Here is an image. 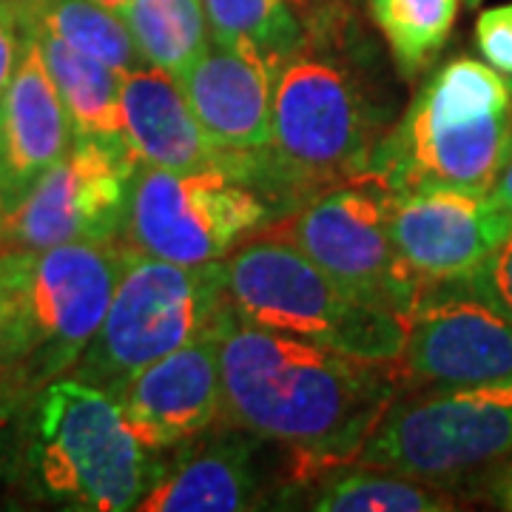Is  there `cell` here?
<instances>
[{"label":"cell","mask_w":512,"mask_h":512,"mask_svg":"<svg viewBox=\"0 0 512 512\" xmlns=\"http://www.w3.org/2000/svg\"><path fill=\"white\" fill-rule=\"evenodd\" d=\"M222 424L291 447V487L353 464L404 387L396 362H365L256 328L228 305L220 322Z\"/></svg>","instance_id":"6da1fadb"},{"label":"cell","mask_w":512,"mask_h":512,"mask_svg":"<svg viewBox=\"0 0 512 512\" xmlns=\"http://www.w3.org/2000/svg\"><path fill=\"white\" fill-rule=\"evenodd\" d=\"M393 123L379 60L362 43L353 12L311 29L305 46L276 66L268 151L299 208L367 177Z\"/></svg>","instance_id":"7a4b0ae2"},{"label":"cell","mask_w":512,"mask_h":512,"mask_svg":"<svg viewBox=\"0 0 512 512\" xmlns=\"http://www.w3.org/2000/svg\"><path fill=\"white\" fill-rule=\"evenodd\" d=\"M512 151V92L490 63L453 57L427 72L373 154L370 174L396 194L490 191Z\"/></svg>","instance_id":"3957f363"},{"label":"cell","mask_w":512,"mask_h":512,"mask_svg":"<svg viewBox=\"0 0 512 512\" xmlns=\"http://www.w3.org/2000/svg\"><path fill=\"white\" fill-rule=\"evenodd\" d=\"M23 458L40 498L83 512L137 510L160 464L109 393L69 373L35 390Z\"/></svg>","instance_id":"277c9868"},{"label":"cell","mask_w":512,"mask_h":512,"mask_svg":"<svg viewBox=\"0 0 512 512\" xmlns=\"http://www.w3.org/2000/svg\"><path fill=\"white\" fill-rule=\"evenodd\" d=\"M225 296L239 319L365 362H399L404 316L365 302L279 234L225 256Z\"/></svg>","instance_id":"5b68a950"},{"label":"cell","mask_w":512,"mask_h":512,"mask_svg":"<svg viewBox=\"0 0 512 512\" xmlns=\"http://www.w3.org/2000/svg\"><path fill=\"white\" fill-rule=\"evenodd\" d=\"M512 453V376L461 387H410L393 396L353 464L453 490L484 481Z\"/></svg>","instance_id":"8992f818"},{"label":"cell","mask_w":512,"mask_h":512,"mask_svg":"<svg viewBox=\"0 0 512 512\" xmlns=\"http://www.w3.org/2000/svg\"><path fill=\"white\" fill-rule=\"evenodd\" d=\"M128 254L126 242H69L29 254L0 390L26 399L77 365L103 325Z\"/></svg>","instance_id":"52a82bcc"},{"label":"cell","mask_w":512,"mask_h":512,"mask_svg":"<svg viewBox=\"0 0 512 512\" xmlns=\"http://www.w3.org/2000/svg\"><path fill=\"white\" fill-rule=\"evenodd\" d=\"M225 308V259L177 265L131 251L103 325L69 376L114 393L137 370L214 328Z\"/></svg>","instance_id":"ba28073f"},{"label":"cell","mask_w":512,"mask_h":512,"mask_svg":"<svg viewBox=\"0 0 512 512\" xmlns=\"http://www.w3.org/2000/svg\"><path fill=\"white\" fill-rule=\"evenodd\" d=\"M276 225V211L225 163L197 171L137 165L123 242L177 265L217 262Z\"/></svg>","instance_id":"9c48e42d"},{"label":"cell","mask_w":512,"mask_h":512,"mask_svg":"<svg viewBox=\"0 0 512 512\" xmlns=\"http://www.w3.org/2000/svg\"><path fill=\"white\" fill-rule=\"evenodd\" d=\"M393 197L384 183L362 177L322 191L268 231L293 242L353 296L407 316L421 282L390 239Z\"/></svg>","instance_id":"30bf717a"},{"label":"cell","mask_w":512,"mask_h":512,"mask_svg":"<svg viewBox=\"0 0 512 512\" xmlns=\"http://www.w3.org/2000/svg\"><path fill=\"white\" fill-rule=\"evenodd\" d=\"M140 160L128 143L72 137L18 208L0 214V254H40L69 242H123Z\"/></svg>","instance_id":"8fae6325"},{"label":"cell","mask_w":512,"mask_h":512,"mask_svg":"<svg viewBox=\"0 0 512 512\" xmlns=\"http://www.w3.org/2000/svg\"><path fill=\"white\" fill-rule=\"evenodd\" d=\"M410 387H461L512 376V319L470 279L421 282L404 316L399 356Z\"/></svg>","instance_id":"7c38bea8"},{"label":"cell","mask_w":512,"mask_h":512,"mask_svg":"<svg viewBox=\"0 0 512 512\" xmlns=\"http://www.w3.org/2000/svg\"><path fill=\"white\" fill-rule=\"evenodd\" d=\"M220 322L137 370L109 393L128 430L148 450H174L220 421Z\"/></svg>","instance_id":"4fadbf2b"},{"label":"cell","mask_w":512,"mask_h":512,"mask_svg":"<svg viewBox=\"0 0 512 512\" xmlns=\"http://www.w3.org/2000/svg\"><path fill=\"white\" fill-rule=\"evenodd\" d=\"M510 225L487 191L470 188L407 191L390 205V239L419 282L470 276Z\"/></svg>","instance_id":"5bb4252c"},{"label":"cell","mask_w":512,"mask_h":512,"mask_svg":"<svg viewBox=\"0 0 512 512\" xmlns=\"http://www.w3.org/2000/svg\"><path fill=\"white\" fill-rule=\"evenodd\" d=\"M160 453L157 476L140 498V512H237L262 507L259 450L265 441L222 424Z\"/></svg>","instance_id":"9a60e30c"},{"label":"cell","mask_w":512,"mask_h":512,"mask_svg":"<svg viewBox=\"0 0 512 512\" xmlns=\"http://www.w3.org/2000/svg\"><path fill=\"white\" fill-rule=\"evenodd\" d=\"M72 137L66 106L35 40L23 32L18 66L0 94V214L18 208L37 180L69 151Z\"/></svg>","instance_id":"2e32d148"},{"label":"cell","mask_w":512,"mask_h":512,"mask_svg":"<svg viewBox=\"0 0 512 512\" xmlns=\"http://www.w3.org/2000/svg\"><path fill=\"white\" fill-rule=\"evenodd\" d=\"M180 86L217 148L254 151L271 143L274 66L262 57L211 43Z\"/></svg>","instance_id":"e0dca14e"},{"label":"cell","mask_w":512,"mask_h":512,"mask_svg":"<svg viewBox=\"0 0 512 512\" xmlns=\"http://www.w3.org/2000/svg\"><path fill=\"white\" fill-rule=\"evenodd\" d=\"M120 128L134 157L154 168L197 171L225 154L194 117L180 80L148 63L120 77Z\"/></svg>","instance_id":"ac0fdd59"},{"label":"cell","mask_w":512,"mask_h":512,"mask_svg":"<svg viewBox=\"0 0 512 512\" xmlns=\"http://www.w3.org/2000/svg\"><path fill=\"white\" fill-rule=\"evenodd\" d=\"M291 498L299 501L293 507L316 512H450L461 507L458 495L447 487L365 464L322 470L291 490H282L274 507H285Z\"/></svg>","instance_id":"d6986e66"},{"label":"cell","mask_w":512,"mask_h":512,"mask_svg":"<svg viewBox=\"0 0 512 512\" xmlns=\"http://www.w3.org/2000/svg\"><path fill=\"white\" fill-rule=\"evenodd\" d=\"M20 26L35 40L43 66L66 106L74 137L126 143L123 128H120V77L123 74L106 66L103 60L77 52L69 43H63L60 37L40 29L23 15H20Z\"/></svg>","instance_id":"ffe728a7"},{"label":"cell","mask_w":512,"mask_h":512,"mask_svg":"<svg viewBox=\"0 0 512 512\" xmlns=\"http://www.w3.org/2000/svg\"><path fill=\"white\" fill-rule=\"evenodd\" d=\"M211 43L245 49L276 66L296 55L308 26L291 0H202Z\"/></svg>","instance_id":"44dd1931"},{"label":"cell","mask_w":512,"mask_h":512,"mask_svg":"<svg viewBox=\"0 0 512 512\" xmlns=\"http://www.w3.org/2000/svg\"><path fill=\"white\" fill-rule=\"evenodd\" d=\"M123 20L143 63L177 80L211 46L202 0H131Z\"/></svg>","instance_id":"7402d4cb"},{"label":"cell","mask_w":512,"mask_h":512,"mask_svg":"<svg viewBox=\"0 0 512 512\" xmlns=\"http://www.w3.org/2000/svg\"><path fill=\"white\" fill-rule=\"evenodd\" d=\"M461 0H367L373 26L384 37L402 80L416 83L436 66L453 35Z\"/></svg>","instance_id":"603a6c76"},{"label":"cell","mask_w":512,"mask_h":512,"mask_svg":"<svg viewBox=\"0 0 512 512\" xmlns=\"http://www.w3.org/2000/svg\"><path fill=\"white\" fill-rule=\"evenodd\" d=\"M476 46L484 63L507 80L512 92V3L493 6L476 20Z\"/></svg>","instance_id":"cb8c5ba5"},{"label":"cell","mask_w":512,"mask_h":512,"mask_svg":"<svg viewBox=\"0 0 512 512\" xmlns=\"http://www.w3.org/2000/svg\"><path fill=\"white\" fill-rule=\"evenodd\" d=\"M467 279L484 299H490L498 311L512 319V225Z\"/></svg>","instance_id":"d4e9b609"},{"label":"cell","mask_w":512,"mask_h":512,"mask_svg":"<svg viewBox=\"0 0 512 512\" xmlns=\"http://www.w3.org/2000/svg\"><path fill=\"white\" fill-rule=\"evenodd\" d=\"M29 254H0V359L9 348Z\"/></svg>","instance_id":"484cf974"},{"label":"cell","mask_w":512,"mask_h":512,"mask_svg":"<svg viewBox=\"0 0 512 512\" xmlns=\"http://www.w3.org/2000/svg\"><path fill=\"white\" fill-rule=\"evenodd\" d=\"M23 43V26H20L18 0H0V94L6 92Z\"/></svg>","instance_id":"4316f807"},{"label":"cell","mask_w":512,"mask_h":512,"mask_svg":"<svg viewBox=\"0 0 512 512\" xmlns=\"http://www.w3.org/2000/svg\"><path fill=\"white\" fill-rule=\"evenodd\" d=\"M291 3L296 6V12L302 15V20H305L308 32L350 12L348 0H291Z\"/></svg>","instance_id":"83f0119b"},{"label":"cell","mask_w":512,"mask_h":512,"mask_svg":"<svg viewBox=\"0 0 512 512\" xmlns=\"http://www.w3.org/2000/svg\"><path fill=\"white\" fill-rule=\"evenodd\" d=\"M487 498L501 510H512V453L484 476Z\"/></svg>","instance_id":"f1b7e54d"},{"label":"cell","mask_w":512,"mask_h":512,"mask_svg":"<svg viewBox=\"0 0 512 512\" xmlns=\"http://www.w3.org/2000/svg\"><path fill=\"white\" fill-rule=\"evenodd\" d=\"M490 200L498 211H504V214H510L512 217V151L510 157H507V163L501 165V171H498V177H495V183L490 185Z\"/></svg>","instance_id":"f546056e"},{"label":"cell","mask_w":512,"mask_h":512,"mask_svg":"<svg viewBox=\"0 0 512 512\" xmlns=\"http://www.w3.org/2000/svg\"><path fill=\"white\" fill-rule=\"evenodd\" d=\"M18 404H20V396L0 390V461H3V450H6V427H9L12 413L18 410Z\"/></svg>","instance_id":"4dcf8cb0"},{"label":"cell","mask_w":512,"mask_h":512,"mask_svg":"<svg viewBox=\"0 0 512 512\" xmlns=\"http://www.w3.org/2000/svg\"><path fill=\"white\" fill-rule=\"evenodd\" d=\"M94 3H100V6H106V9H111V12L123 15V9H126L131 0H94Z\"/></svg>","instance_id":"1f68e13d"},{"label":"cell","mask_w":512,"mask_h":512,"mask_svg":"<svg viewBox=\"0 0 512 512\" xmlns=\"http://www.w3.org/2000/svg\"><path fill=\"white\" fill-rule=\"evenodd\" d=\"M464 3H467V6H473V9H476V6H481V0H464Z\"/></svg>","instance_id":"d6a6232c"}]
</instances>
